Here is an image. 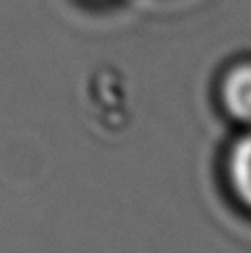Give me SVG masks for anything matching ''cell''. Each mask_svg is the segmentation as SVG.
<instances>
[{"instance_id":"cell-1","label":"cell","mask_w":251,"mask_h":253,"mask_svg":"<svg viewBox=\"0 0 251 253\" xmlns=\"http://www.w3.org/2000/svg\"><path fill=\"white\" fill-rule=\"evenodd\" d=\"M224 103L239 122L251 126V65L230 71L224 82Z\"/></svg>"},{"instance_id":"cell-2","label":"cell","mask_w":251,"mask_h":253,"mask_svg":"<svg viewBox=\"0 0 251 253\" xmlns=\"http://www.w3.org/2000/svg\"><path fill=\"white\" fill-rule=\"evenodd\" d=\"M230 178L237 195L251 207V134L237 142L230 157Z\"/></svg>"}]
</instances>
